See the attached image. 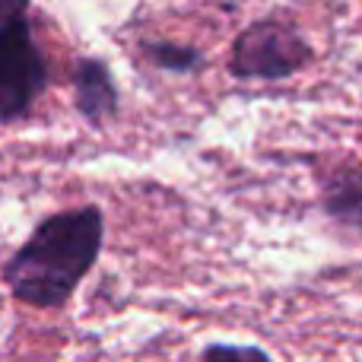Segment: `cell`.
Returning a JSON list of instances; mask_svg holds the SVG:
<instances>
[{"instance_id":"cell-1","label":"cell","mask_w":362,"mask_h":362,"mask_svg":"<svg viewBox=\"0 0 362 362\" xmlns=\"http://www.w3.org/2000/svg\"><path fill=\"white\" fill-rule=\"evenodd\" d=\"M102 242L105 213L95 204L51 213L4 264V283L23 305L57 312L95 267Z\"/></svg>"},{"instance_id":"cell-2","label":"cell","mask_w":362,"mask_h":362,"mask_svg":"<svg viewBox=\"0 0 362 362\" xmlns=\"http://www.w3.org/2000/svg\"><path fill=\"white\" fill-rule=\"evenodd\" d=\"M48 86V57L32 29V0H0V124L23 121Z\"/></svg>"},{"instance_id":"cell-3","label":"cell","mask_w":362,"mask_h":362,"mask_svg":"<svg viewBox=\"0 0 362 362\" xmlns=\"http://www.w3.org/2000/svg\"><path fill=\"white\" fill-rule=\"evenodd\" d=\"M315 57L308 38L283 19H255L232 42L229 74L235 80H286Z\"/></svg>"},{"instance_id":"cell-4","label":"cell","mask_w":362,"mask_h":362,"mask_svg":"<svg viewBox=\"0 0 362 362\" xmlns=\"http://www.w3.org/2000/svg\"><path fill=\"white\" fill-rule=\"evenodd\" d=\"M74 108L80 112V118L86 124L99 127L105 121H112L121 108V93L115 86V76L108 70V64L102 57H76L74 61Z\"/></svg>"},{"instance_id":"cell-5","label":"cell","mask_w":362,"mask_h":362,"mask_svg":"<svg viewBox=\"0 0 362 362\" xmlns=\"http://www.w3.org/2000/svg\"><path fill=\"white\" fill-rule=\"evenodd\" d=\"M321 206L344 229L362 235V169L359 165H340L334 175L321 185Z\"/></svg>"},{"instance_id":"cell-6","label":"cell","mask_w":362,"mask_h":362,"mask_svg":"<svg viewBox=\"0 0 362 362\" xmlns=\"http://www.w3.org/2000/svg\"><path fill=\"white\" fill-rule=\"evenodd\" d=\"M144 54L153 67L165 74H194L204 67V51L178 42H144Z\"/></svg>"},{"instance_id":"cell-7","label":"cell","mask_w":362,"mask_h":362,"mask_svg":"<svg viewBox=\"0 0 362 362\" xmlns=\"http://www.w3.org/2000/svg\"><path fill=\"white\" fill-rule=\"evenodd\" d=\"M248 353H257V356H264V353H261V350H255V346H229V344L206 346L204 356H248Z\"/></svg>"}]
</instances>
